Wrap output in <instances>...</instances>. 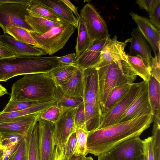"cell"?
<instances>
[{
  "instance_id": "obj_33",
  "label": "cell",
  "mask_w": 160,
  "mask_h": 160,
  "mask_svg": "<svg viewBox=\"0 0 160 160\" xmlns=\"http://www.w3.org/2000/svg\"><path fill=\"white\" fill-rule=\"evenodd\" d=\"M6 33L20 42L33 45L34 46L38 45L30 32L22 28L12 26L7 29Z\"/></svg>"
},
{
  "instance_id": "obj_28",
  "label": "cell",
  "mask_w": 160,
  "mask_h": 160,
  "mask_svg": "<svg viewBox=\"0 0 160 160\" xmlns=\"http://www.w3.org/2000/svg\"><path fill=\"white\" fill-rule=\"evenodd\" d=\"M127 62L132 70L137 76L148 81L150 76V70L146 62L139 55L132 56L127 54Z\"/></svg>"
},
{
  "instance_id": "obj_50",
  "label": "cell",
  "mask_w": 160,
  "mask_h": 160,
  "mask_svg": "<svg viewBox=\"0 0 160 160\" xmlns=\"http://www.w3.org/2000/svg\"><path fill=\"white\" fill-rule=\"evenodd\" d=\"M30 0H0V4L17 3L28 5Z\"/></svg>"
},
{
  "instance_id": "obj_53",
  "label": "cell",
  "mask_w": 160,
  "mask_h": 160,
  "mask_svg": "<svg viewBox=\"0 0 160 160\" xmlns=\"http://www.w3.org/2000/svg\"><path fill=\"white\" fill-rule=\"evenodd\" d=\"M7 90L0 84V97L8 94Z\"/></svg>"
},
{
  "instance_id": "obj_1",
  "label": "cell",
  "mask_w": 160,
  "mask_h": 160,
  "mask_svg": "<svg viewBox=\"0 0 160 160\" xmlns=\"http://www.w3.org/2000/svg\"><path fill=\"white\" fill-rule=\"evenodd\" d=\"M153 121L152 114H145L92 131L88 135V152L98 156L108 152L122 142L139 137Z\"/></svg>"
},
{
  "instance_id": "obj_3",
  "label": "cell",
  "mask_w": 160,
  "mask_h": 160,
  "mask_svg": "<svg viewBox=\"0 0 160 160\" xmlns=\"http://www.w3.org/2000/svg\"><path fill=\"white\" fill-rule=\"evenodd\" d=\"M58 56H20L0 60V82H6L17 76L48 73L63 64Z\"/></svg>"
},
{
  "instance_id": "obj_36",
  "label": "cell",
  "mask_w": 160,
  "mask_h": 160,
  "mask_svg": "<svg viewBox=\"0 0 160 160\" xmlns=\"http://www.w3.org/2000/svg\"><path fill=\"white\" fill-rule=\"evenodd\" d=\"M75 132L77 138V146L74 154L86 156L88 153L87 148V142L88 133L81 128H76Z\"/></svg>"
},
{
  "instance_id": "obj_2",
  "label": "cell",
  "mask_w": 160,
  "mask_h": 160,
  "mask_svg": "<svg viewBox=\"0 0 160 160\" xmlns=\"http://www.w3.org/2000/svg\"><path fill=\"white\" fill-rule=\"evenodd\" d=\"M57 86L49 72L25 74L13 84L9 101H50Z\"/></svg>"
},
{
  "instance_id": "obj_34",
  "label": "cell",
  "mask_w": 160,
  "mask_h": 160,
  "mask_svg": "<svg viewBox=\"0 0 160 160\" xmlns=\"http://www.w3.org/2000/svg\"><path fill=\"white\" fill-rule=\"evenodd\" d=\"M152 143L154 160H160V116L153 119Z\"/></svg>"
},
{
  "instance_id": "obj_37",
  "label": "cell",
  "mask_w": 160,
  "mask_h": 160,
  "mask_svg": "<svg viewBox=\"0 0 160 160\" xmlns=\"http://www.w3.org/2000/svg\"><path fill=\"white\" fill-rule=\"evenodd\" d=\"M40 102H41L35 101H9L2 111L7 112L23 110Z\"/></svg>"
},
{
  "instance_id": "obj_31",
  "label": "cell",
  "mask_w": 160,
  "mask_h": 160,
  "mask_svg": "<svg viewBox=\"0 0 160 160\" xmlns=\"http://www.w3.org/2000/svg\"><path fill=\"white\" fill-rule=\"evenodd\" d=\"M132 84H126L116 87L112 90L108 96L104 106L101 111V118L112 109L129 89Z\"/></svg>"
},
{
  "instance_id": "obj_15",
  "label": "cell",
  "mask_w": 160,
  "mask_h": 160,
  "mask_svg": "<svg viewBox=\"0 0 160 160\" xmlns=\"http://www.w3.org/2000/svg\"><path fill=\"white\" fill-rule=\"evenodd\" d=\"M137 24L138 28L153 50L155 56L160 51V31L146 17L139 15L133 12L129 13Z\"/></svg>"
},
{
  "instance_id": "obj_52",
  "label": "cell",
  "mask_w": 160,
  "mask_h": 160,
  "mask_svg": "<svg viewBox=\"0 0 160 160\" xmlns=\"http://www.w3.org/2000/svg\"><path fill=\"white\" fill-rule=\"evenodd\" d=\"M85 157L83 155L73 154L68 160H83Z\"/></svg>"
},
{
  "instance_id": "obj_10",
  "label": "cell",
  "mask_w": 160,
  "mask_h": 160,
  "mask_svg": "<svg viewBox=\"0 0 160 160\" xmlns=\"http://www.w3.org/2000/svg\"><path fill=\"white\" fill-rule=\"evenodd\" d=\"M41 112L28 114L0 122V134H18L26 137L38 121Z\"/></svg>"
},
{
  "instance_id": "obj_48",
  "label": "cell",
  "mask_w": 160,
  "mask_h": 160,
  "mask_svg": "<svg viewBox=\"0 0 160 160\" xmlns=\"http://www.w3.org/2000/svg\"><path fill=\"white\" fill-rule=\"evenodd\" d=\"M63 148H61L55 145L54 151L53 160H66L64 158Z\"/></svg>"
},
{
  "instance_id": "obj_47",
  "label": "cell",
  "mask_w": 160,
  "mask_h": 160,
  "mask_svg": "<svg viewBox=\"0 0 160 160\" xmlns=\"http://www.w3.org/2000/svg\"><path fill=\"white\" fill-rule=\"evenodd\" d=\"M11 151L2 143V138L0 134V160H6L8 154Z\"/></svg>"
},
{
  "instance_id": "obj_21",
  "label": "cell",
  "mask_w": 160,
  "mask_h": 160,
  "mask_svg": "<svg viewBox=\"0 0 160 160\" xmlns=\"http://www.w3.org/2000/svg\"><path fill=\"white\" fill-rule=\"evenodd\" d=\"M83 70L77 68L67 83L59 86L63 93L70 98H82L84 95Z\"/></svg>"
},
{
  "instance_id": "obj_11",
  "label": "cell",
  "mask_w": 160,
  "mask_h": 160,
  "mask_svg": "<svg viewBox=\"0 0 160 160\" xmlns=\"http://www.w3.org/2000/svg\"><path fill=\"white\" fill-rule=\"evenodd\" d=\"M38 122L39 160H53L54 123L39 118Z\"/></svg>"
},
{
  "instance_id": "obj_54",
  "label": "cell",
  "mask_w": 160,
  "mask_h": 160,
  "mask_svg": "<svg viewBox=\"0 0 160 160\" xmlns=\"http://www.w3.org/2000/svg\"><path fill=\"white\" fill-rule=\"evenodd\" d=\"M83 160H93V158L91 156L89 157H85Z\"/></svg>"
},
{
  "instance_id": "obj_5",
  "label": "cell",
  "mask_w": 160,
  "mask_h": 160,
  "mask_svg": "<svg viewBox=\"0 0 160 160\" xmlns=\"http://www.w3.org/2000/svg\"><path fill=\"white\" fill-rule=\"evenodd\" d=\"M72 25L63 23L54 28L46 33L39 35L33 32L30 34L38 44L35 47L51 55L62 49L75 31Z\"/></svg>"
},
{
  "instance_id": "obj_6",
  "label": "cell",
  "mask_w": 160,
  "mask_h": 160,
  "mask_svg": "<svg viewBox=\"0 0 160 160\" xmlns=\"http://www.w3.org/2000/svg\"><path fill=\"white\" fill-rule=\"evenodd\" d=\"M27 5L17 3L0 4V27L4 33L12 26L22 28L29 32H34L25 21V16L29 15Z\"/></svg>"
},
{
  "instance_id": "obj_38",
  "label": "cell",
  "mask_w": 160,
  "mask_h": 160,
  "mask_svg": "<svg viewBox=\"0 0 160 160\" xmlns=\"http://www.w3.org/2000/svg\"><path fill=\"white\" fill-rule=\"evenodd\" d=\"M64 109L57 105L52 106L42 112L39 118L55 123L60 118Z\"/></svg>"
},
{
  "instance_id": "obj_8",
  "label": "cell",
  "mask_w": 160,
  "mask_h": 160,
  "mask_svg": "<svg viewBox=\"0 0 160 160\" xmlns=\"http://www.w3.org/2000/svg\"><path fill=\"white\" fill-rule=\"evenodd\" d=\"M142 81L133 83L128 91L108 112L101 118L97 129L117 123L138 94Z\"/></svg>"
},
{
  "instance_id": "obj_29",
  "label": "cell",
  "mask_w": 160,
  "mask_h": 160,
  "mask_svg": "<svg viewBox=\"0 0 160 160\" xmlns=\"http://www.w3.org/2000/svg\"><path fill=\"white\" fill-rule=\"evenodd\" d=\"M28 160H39L38 122L26 137Z\"/></svg>"
},
{
  "instance_id": "obj_30",
  "label": "cell",
  "mask_w": 160,
  "mask_h": 160,
  "mask_svg": "<svg viewBox=\"0 0 160 160\" xmlns=\"http://www.w3.org/2000/svg\"><path fill=\"white\" fill-rule=\"evenodd\" d=\"M78 23V37L75 47L78 58L91 44L92 42L84 22L80 16Z\"/></svg>"
},
{
  "instance_id": "obj_55",
  "label": "cell",
  "mask_w": 160,
  "mask_h": 160,
  "mask_svg": "<svg viewBox=\"0 0 160 160\" xmlns=\"http://www.w3.org/2000/svg\"><path fill=\"white\" fill-rule=\"evenodd\" d=\"M135 160H143L142 156L141 157L138 158H137Z\"/></svg>"
},
{
  "instance_id": "obj_16",
  "label": "cell",
  "mask_w": 160,
  "mask_h": 160,
  "mask_svg": "<svg viewBox=\"0 0 160 160\" xmlns=\"http://www.w3.org/2000/svg\"><path fill=\"white\" fill-rule=\"evenodd\" d=\"M83 76L84 102L91 104L100 111L98 101V76L96 68L92 67L84 69Z\"/></svg>"
},
{
  "instance_id": "obj_26",
  "label": "cell",
  "mask_w": 160,
  "mask_h": 160,
  "mask_svg": "<svg viewBox=\"0 0 160 160\" xmlns=\"http://www.w3.org/2000/svg\"><path fill=\"white\" fill-rule=\"evenodd\" d=\"M77 68L74 64H63L54 68L49 73L57 85L60 86L69 80Z\"/></svg>"
},
{
  "instance_id": "obj_13",
  "label": "cell",
  "mask_w": 160,
  "mask_h": 160,
  "mask_svg": "<svg viewBox=\"0 0 160 160\" xmlns=\"http://www.w3.org/2000/svg\"><path fill=\"white\" fill-rule=\"evenodd\" d=\"M110 39V35H109L105 38L93 41L77 58L74 64L83 70L89 68H96L99 64L102 51Z\"/></svg>"
},
{
  "instance_id": "obj_23",
  "label": "cell",
  "mask_w": 160,
  "mask_h": 160,
  "mask_svg": "<svg viewBox=\"0 0 160 160\" xmlns=\"http://www.w3.org/2000/svg\"><path fill=\"white\" fill-rule=\"evenodd\" d=\"M147 82L148 98L153 119L160 116V82L151 75Z\"/></svg>"
},
{
  "instance_id": "obj_49",
  "label": "cell",
  "mask_w": 160,
  "mask_h": 160,
  "mask_svg": "<svg viewBox=\"0 0 160 160\" xmlns=\"http://www.w3.org/2000/svg\"><path fill=\"white\" fill-rule=\"evenodd\" d=\"M62 1L71 10L76 16V18L78 20L80 17V15L78 12V7L74 5L69 0H62Z\"/></svg>"
},
{
  "instance_id": "obj_4",
  "label": "cell",
  "mask_w": 160,
  "mask_h": 160,
  "mask_svg": "<svg viewBox=\"0 0 160 160\" xmlns=\"http://www.w3.org/2000/svg\"><path fill=\"white\" fill-rule=\"evenodd\" d=\"M96 68L98 73V101L101 112L112 90L117 87L133 83L137 75L127 62L123 60L100 63Z\"/></svg>"
},
{
  "instance_id": "obj_14",
  "label": "cell",
  "mask_w": 160,
  "mask_h": 160,
  "mask_svg": "<svg viewBox=\"0 0 160 160\" xmlns=\"http://www.w3.org/2000/svg\"><path fill=\"white\" fill-rule=\"evenodd\" d=\"M108 152L117 160H135L143 156L142 140L139 137L131 138Z\"/></svg>"
},
{
  "instance_id": "obj_42",
  "label": "cell",
  "mask_w": 160,
  "mask_h": 160,
  "mask_svg": "<svg viewBox=\"0 0 160 160\" xmlns=\"http://www.w3.org/2000/svg\"><path fill=\"white\" fill-rule=\"evenodd\" d=\"M85 122V109L83 102L77 108L74 118L76 128H81L84 129Z\"/></svg>"
},
{
  "instance_id": "obj_32",
  "label": "cell",
  "mask_w": 160,
  "mask_h": 160,
  "mask_svg": "<svg viewBox=\"0 0 160 160\" xmlns=\"http://www.w3.org/2000/svg\"><path fill=\"white\" fill-rule=\"evenodd\" d=\"M57 105L63 109L78 107L84 102L82 98H70L65 94L59 86H57L54 94Z\"/></svg>"
},
{
  "instance_id": "obj_18",
  "label": "cell",
  "mask_w": 160,
  "mask_h": 160,
  "mask_svg": "<svg viewBox=\"0 0 160 160\" xmlns=\"http://www.w3.org/2000/svg\"><path fill=\"white\" fill-rule=\"evenodd\" d=\"M0 41L15 56H37L46 55L42 50L31 45L17 40L7 33L0 35Z\"/></svg>"
},
{
  "instance_id": "obj_19",
  "label": "cell",
  "mask_w": 160,
  "mask_h": 160,
  "mask_svg": "<svg viewBox=\"0 0 160 160\" xmlns=\"http://www.w3.org/2000/svg\"><path fill=\"white\" fill-rule=\"evenodd\" d=\"M131 38H129V42L131 43L128 55H139L146 62L150 71L152 48L148 44L146 40L138 28L132 30Z\"/></svg>"
},
{
  "instance_id": "obj_43",
  "label": "cell",
  "mask_w": 160,
  "mask_h": 160,
  "mask_svg": "<svg viewBox=\"0 0 160 160\" xmlns=\"http://www.w3.org/2000/svg\"><path fill=\"white\" fill-rule=\"evenodd\" d=\"M143 160H154L152 143V138L149 137L142 140Z\"/></svg>"
},
{
  "instance_id": "obj_20",
  "label": "cell",
  "mask_w": 160,
  "mask_h": 160,
  "mask_svg": "<svg viewBox=\"0 0 160 160\" xmlns=\"http://www.w3.org/2000/svg\"><path fill=\"white\" fill-rule=\"evenodd\" d=\"M40 1L44 6L52 11L63 23L70 24L75 28H78V20L62 0Z\"/></svg>"
},
{
  "instance_id": "obj_17",
  "label": "cell",
  "mask_w": 160,
  "mask_h": 160,
  "mask_svg": "<svg viewBox=\"0 0 160 160\" xmlns=\"http://www.w3.org/2000/svg\"><path fill=\"white\" fill-rule=\"evenodd\" d=\"M128 42V39L124 42L119 41L117 36L115 35L112 38L109 40L102 50L99 64L119 60L127 62V55L124 49Z\"/></svg>"
},
{
  "instance_id": "obj_45",
  "label": "cell",
  "mask_w": 160,
  "mask_h": 160,
  "mask_svg": "<svg viewBox=\"0 0 160 160\" xmlns=\"http://www.w3.org/2000/svg\"><path fill=\"white\" fill-rule=\"evenodd\" d=\"M77 58L75 53L68 54L62 57H57V59L60 63L66 64H74Z\"/></svg>"
},
{
  "instance_id": "obj_25",
  "label": "cell",
  "mask_w": 160,
  "mask_h": 160,
  "mask_svg": "<svg viewBox=\"0 0 160 160\" xmlns=\"http://www.w3.org/2000/svg\"><path fill=\"white\" fill-rule=\"evenodd\" d=\"M27 9L29 15L64 23L52 11L44 6L39 0H30Z\"/></svg>"
},
{
  "instance_id": "obj_12",
  "label": "cell",
  "mask_w": 160,
  "mask_h": 160,
  "mask_svg": "<svg viewBox=\"0 0 160 160\" xmlns=\"http://www.w3.org/2000/svg\"><path fill=\"white\" fill-rule=\"evenodd\" d=\"M148 114H152V111L148 98L147 82L143 81L137 96L117 123Z\"/></svg>"
},
{
  "instance_id": "obj_51",
  "label": "cell",
  "mask_w": 160,
  "mask_h": 160,
  "mask_svg": "<svg viewBox=\"0 0 160 160\" xmlns=\"http://www.w3.org/2000/svg\"><path fill=\"white\" fill-rule=\"evenodd\" d=\"M98 157V160H117L109 152L102 154Z\"/></svg>"
},
{
  "instance_id": "obj_41",
  "label": "cell",
  "mask_w": 160,
  "mask_h": 160,
  "mask_svg": "<svg viewBox=\"0 0 160 160\" xmlns=\"http://www.w3.org/2000/svg\"><path fill=\"white\" fill-rule=\"evenodd\" d=\"M150 75L160 82V51L151 59Z\"/></svg>"
},
{
  "instance_id": "obj_24",
  "label": "cell",
  "mask_w": 160,
  "mask_h": 160,
  "mask_svg": "<svg viewBox=\"0 0 160 160\" xmlns=\"http://www.w3.org/2000/svg\"><path fill=\"white\" fill-rule=\"evenodd\" d=\"M25 21L32 30L39 35H42L63 24L29 15L25 16Z\"/></svg>"
},
{
  "instance_id": "obj_27",
  "label": "cell",
  "mask_w": 160,
  "mask_h": 160,
  "mask_svg": "<svg viewBox=\"0 0 160 160\" xmlns=\"http://www.w3.org/2000/svg\"><path fill=\"white\" fill-rule=\"evenodd\" d=\"M85 122L84 130L88 133L98 129L101 120L100 111L89 104L84 102Z\"/></svg>"
},
{
  "instance_id": "obj_35",
  "label": "cell",
  "mask_w": 160,
  "mask_h": 160,
  "mask_svg": "<svg viewBox=\"0 0 160 160\" xmlns=\"http://www.w3.org/2000/svg\"><path fill=\"white\" fill-rule=\"evenodd\" d=\"M6 160H28L26 137H22L8 156Z\"/></svg>"
},
{
  "instance_id": "obj_7",
  "label": "cell",
  "mask_w": 160,
  "mask_h": 160,
  "mask_svg": "<svg viewBox=\"0 0 160 160\" xmlns=\"http://www.w3.org/2000/svg\"><path fill=\"white\" fill-rule=\"evenodd\" d=\"M79 15L84 23L92 42L109 35L105 21L92 4L88 3L84 5Z\"/></svg>"
},
{
  "instance_id": "obj_40",
  "label": "cell",
  "mask_w": 160,
  "mask_h": 160,
  "mask_svg": "<svg viewBox=\"0 0 160 160\" xmlns=\"http://www.w3.org/2000/svg\"><path fill=\"white\" fill-rule=\"evenodd\" d=\"M149 20L157 29L160 30V0H156L155 4L148 13Z\"/></svg>"
},
{
  "instance_id": "obj_56",
  "label": "cell",
  "mask_w": 160,
  "mask_h": 160,
  "mask_svg": "<svg viewBox=\"0 0 160 160\" xmlns=\"http://www.w3.org/2000/svg\"><path fill=\"white\" fill-rule=\"evenodd\" d=\"M3 45L2 44V43L0 41V47L2 46Z\"/></svg>"
},
{
  "instance_id": "obj_44",
  "label": "cell",
  "mask_w": 160,
  "mask_h": 160,
  "mask_svg": "<svg viewBox=\"0 0 160 160\" xmlns=\"http://www.w3.org/2000/svg\"><path fill=\"white\" fill-rule=\"evenodd\" d=\"M156 1V0H138L136 2L141 9H144L148 13L153 8Z\"/></svg>"
},
{
  "instance_id": "obj_39",
  "label": "cell",
  "mask_w": 160,
  "mask_h": 160,
  "mask_svg": "<svg viewBox=\"0 0 160 160\" xmlns=\"http://www.w3.org/2000/svg\"><path fill=\"white\" fill-rule=\"evenodd\" d=\"M77 146V140L75 132H73L69 137L63 148V153L64 158L67 160L73 154Z\"/></svg>"
},
{
  "instance_id": "obj_46",
  "label": "cell",
  "mask_w": 160,
  "mask_h": 160,
  "mask_svg": "<svg viewBox=\"0 0 160 160\" xmlns=\"http://www.w3.org/2000/svg\"><path fill=\"white\" fill-rule=\"evenodd\" d=\"M13 53L4 46L0 47V60L14 57Z\"/></svg>"
},
{
  "instance_id": "obj_9",
  "label": "cell",
  "mask_w": 160,
  "mask_h": 160,
  "mask_svg": "<svg viewBox=\"0 0 160 160\" xmlns=\"http://www.w3.org/2000/svg\"><path fill=\"white\" fill-rule=\"evenodd\" d=\"M77 108L64 109L54 123V144L61 148L64 147L69 137L75 131L74 118Z\"/></svg>"
},
{
  "instance_id": "obj_22",
  "label": "cell",
  "mask_w": 160,
  "mask_h": 160,
  "mask_svg": "<svg viewBox=\"0 0 160 160\" xmlns=\"http://www.w3.org/2000/svg\"><path fill=\"white\" fill-rule=\"evenodd\" d=\"M55 99L36 104L27 109L10 112H0V122L8 121L13 118L28 114L42 112L49 108L57 105Z\"/></svg>"
}]
</instances>
